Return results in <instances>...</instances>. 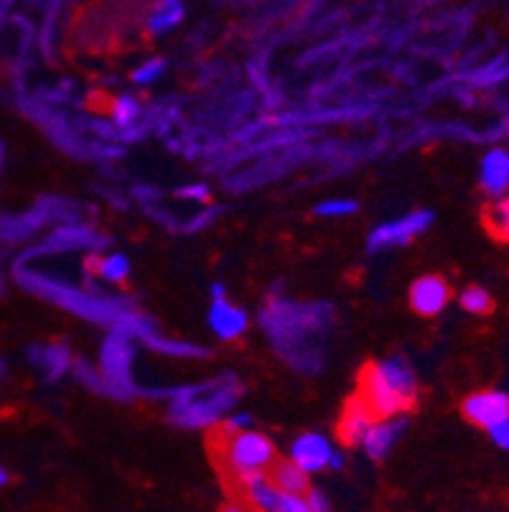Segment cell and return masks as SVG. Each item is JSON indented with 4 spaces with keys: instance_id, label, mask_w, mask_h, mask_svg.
Segmentation results:
<instances>
[{
    "instance_id": "cell-1",
    "label": "cell",
    "mask_w": 509,
    "mask_h": 512,
    "mask_svg": "<svg viewBox=\"0 0 509 512\" xmlns=\"http://www.w3.org/2000/svg\"><path fill=\"white\" fill-rule=\"evenodd\" d=\"M375 418L400 416L410 411L418 398L415 375L403 357H390L367 367L362 375V395Z\"/></svg>"
},
{
    "instance_id": "cell-2",
    "label": "cell",
    "mask_w": 509,
    "mask_h": 512,
    "mask_svg": "<svg viewBox=\"0 0 509 512\" xmlns=\"http://www.w3.org/2000/svg\"><path fill=\"white\" fill-rule=\"evenodd\" d=\"M235 400V388L232 385H209V388H194L181 390L174 398V421L181 426H209V423L219 421L227 408Z\"/></svg>"
},
{
    "instance_id": "cell-3",
    "label": "cell",
    "mask_w": 509,
    "mask_h": 512,
    "mask_svg": "<svg viewBox=\"0 0 509 512\" xmlns=\"http://www.w3.org/2000/svg\"><path fill=\"white\" fill-rule=\"evenodd\" d=\"M224 459L230 464L232 474L240 484H247L250 479L265 474V469L273 464L275 449L270 439L255 431H237L235 439H230L224 449Z\"/></svg>"
},
{
    "instance_id": "cell-4",
    "label": "cell",
    "mask_w": 509,
    "mask_h": 512,
    "mask_svg": "<svg viewBox=\"0 0 509 512\" xmlns=\"http://www.w3.org/2000/svg\"><path fill=\"white\" fill-rule=\"evenodd\" d=\"M431 225H433V214L428 212V209L410 212L408 217H403V220L385 222V225H380L377 230H372L370 248L387 250V248H398V245H408L410 240L423 235Z\"/></svg>"
},
{
    "instance_id": "cell-5",
    "label": "cell",
    "mask_w": 509,
    "mask_h": 512,
    "mask_svg": "<svg viewBox=\"0 0 509 512\" xmlns=\"http://www.w3.org/2000/svg\"><path fill=\"white\" fill-rule=\"evenodd\" d=\"M102 367L112 393H130V337L118 329L102 347Z\"/></svg>"
},
{
    "instance_id": "cell-6",
    "label": "cell",
    "mask_w": 509,
    "mask_h": 512,
    "mask_svg": "<svg viewBox=\"0 0 509 512\" xmlns=\"http://www.w3.org/2000/svg\"><path fill=\"white\" fill-rule=\"evenodd\" d=\"M291 459L306 474L321 472V469L329 467L334 469L342 464V454L334 451L329 439H324L321 434H303L301 439H296V444L291 449Z\"/></svg>"
},
{
    "instance_id": "cell-7",
    "label": "cell",
    "mask_w": 509,
    "mask_h": 512,
    "mask_svg": "<svg viewBox=\"0 0 509 512\" xmlns=\"http://www.w3.org/2000/svg\"><path fill=\"white\" fill-rule=\"evenodd\" d=\"M464 416L476 426H492V423L509 418V395L502 390H482L464 400Z\"/></svg>"
},
{
    "instance_id": "cell-8",
    "label": "cell",
    "mask_w": 509,
    "mask_h": 512,
    "mask_svg": "<svg viewBox=\"0 0 509 512\" xmlns=\"http://www.w3.org/2000/svg\"><path fill=\"white\" fill-rule=\"evenodd\" d=\"M214 301L212 309H209V327L219 334L222 339H237L245 334L247 329V314L237 306H232L230 301L224 299V288L214 286Z\"/></svg>"
},
{
    "instance_id": "cell-9",
    "label": "cell",
    "mask_w": 509,
    "mask_h": 512,
    "mask_svg": "<svg viewBox=\"0 0 509 512\" xmlns=\"http://www.w3.org/2000/svg\"><path fill=\"white\" fill-rule=\"evenodd\" d=\"M448 299H451V288L441 276H426L418 278L410 288V306L418 311L420 316H436L446 309Z\"/></svg>"
},
{
    "instance_id": "cell-10",
    "label": "cell",
    "mask_w": 509,
    "mask_h": 512,
    "mask_svg": "<svg viewBox=\"0 0 509 512\" xmlns=\"http://www.w3.org/2000/svg\"><path fill=\"white\" fill-rule=\"evenodd\" d=\"M405 434V421L398 416H390L385 421H375L370 428H367V434H364L362 446L364 451L372 456V459H385L395 444L400 441V436Z\"/></svg>"
},
{
    "instance_id": "cell-11",
    "label": "cell",
    "mask_w": 509,
    "mask_h": 512,
    "mask_svg": "<svg viewBox=\"0 0 509 512\" xmlns=\"http://www.w3.org/2000/svg\"><path fill=\"white\" fill-rule=\"evenodd\" d=\"M479 184L492 197H502L509 189V153L502 148H492L482 158V169H479Z\"/></svg>"
},
{
    "instance_id": "cell-12",
    "label": "cell",
    "mask_w": 509,
    "mask_h": 512,
    "mask_svg": "<svg viewBox=\"0 0 509 512\" xmlns=\"http://www.w3.org/2000/svg\"><path fill=\"white\" fill-rule=\"evenodd\" d=\"M375 423V413L367 408L362 398H357L352 406L347 408L342 418V426H339V434H342L344 444H362L364 434H367V428Z\"/></svg>"
},
{
    "instance_id": "cell-13",
    "label": "cell",
    "mask_w": 509,
    "mask_h": 512,
    "mask_svg": "<svg viewBox=\"0 0 509 512\" xmlns=\"http://www.w3.org/2000/svg\"><path fill=\"white\" fill-rule=\"evenodd\" d=\"M184 21V3L181 0H156L146 18V26L153 36L174 31Z\"/></svg>"
},
{
    "instance_id": "cell-14",
    "label": "cell",
    "mask_w": 509,
    "mask_h": 512,
    "mask_svg": "<svg viewBox=\"0 0 509 512\" xmlns=\"http://www.w3.org/2000/svg\"><path fill=\"white\" fill-rule=\"evenodd\" d=\"M270 482L283 492H293V495H306L308 492V474L298 467L296 462H280L270 474Z\"/></svg>"
},
{
    "instance_id": "cell-15",
    "label": "cell",
    "mask_w": 509,
    "mask_h": 512,
    "mask_svg": "<svg viewBox=\"0 0 509 512\" xmlns=\"http://www.w3.org/2000/svg\"><path fill=\"white\" fill-rule=\"evenodd\" d=\"M34 362L46 372V377L56 380V377L62 375L64 370L69 367V355L64 347H44V349H34Z\"/></svg>"
},
{
    "instance_id": "cell-16",
    "label": "cell",
    "mask_w": 509,
    "mask_h": 512,
    "mask_svg": "<svg viewBox=\"0 0 509 512\" xmlns=\"http://www.w3.org/2000/svg\"><path fill=\"white\" fill-rule=\"evenodd\" d=\"M487 227L497 240L509 242V197H497L487 209Z\"/></svg>"
},
{
    "instance_id": "cell-17",
    "label": "cell",
    "mask_w": 509,
    "mask_h": 512,
    "mask_svg": "<svg viewBox=\"0 0 509 512\" xmlns=\"http://www.w3.org/2000/svg\"><path fill=\"white\" fill-rule=\"evenodd\" d=\"M97 273H100L105 281L120 283V281H125V278H128L130 263H128V258H125V255H120V253L105 255V258L97 263Z\"/></svg>"
},
{
    "instance_id": "cell-18",
    "label": "cell",
    "mask_w": 509,
    "mask_h": 512,
    "mask_svg": "<svg viewBox=\"0 0 509 512\" xmlns=\"http://www.w3.org/2000/svg\"><path fill=\"white\" fill-rule=\"evenodd\" d=\"M492 306V296H489V291H484V288L471 286L461 293V309L469 311V314L484 316L492 311Z\"/></svg>"
},
{
    "instance_id": "cell-19",
    "label": "cell",
    "mask_w": 509,
    "mask_h": 512,
    "mask_svg": "<svg viewBox=\"0 0 509 512\" xmlns=\"http://www.w3.org/2000/svg\"><path fill=\"white\" fill-rule=\"evenodd\" d=\"M138 113H140L138 100H133L130 95L118 97V100H115V105H112V120H115L118 125H123V128L125 125L133 123V120L138 118Z\"/></svg>"
},
{
    "instance_id": "cell-20",
    "label": "cell",
    "mask_w": 509,
    "mask_h": 512,
    "mask_svg": "<svg viewBox=\"0 0 509 512\" xmlns=\"http://www.w3.org/2000/svg\"><path fill=\"white\" fill-rule=\"evenodd\" d=\"M163 72H166V62L163 59H148V62H143L133 72V82L135 85H153Z\"/></svg>"
},
{
    "instance_id": "cell-21",
    "label": "cell",
    "mask_w": 509,
    "mask_h": 512,
    "mask_svg": "<svg viewBox=\"0 0 509 512\" xmlns=\"http://www.w3.org/2000/svg\"><path fill=\"white\" fill-rule=\"evenodd\" d=\"M354 212H357V202H352V199H326L316 207L319 217H347Z\"/></svg>"
},
{
    "instance_id": "cell-22",
    "label": "cell",
    "mask_w": 509,
    "mask_h": 512,
    "mask_svg": "<svg viewBox=\"0 0 509 512\" xmlns=\"http://www.w3.org/2000/svg\"><path fill=\"white\" fill-rule=\"evenodd\" d=\"M487 431L489 436H492L494 444L509 454V418H502V421L492 423V426H487Z\"/></svg>"
},
{
    "instance_id": "cell-23",
    "label": "cell",
    "mask_w": 509,
    "mask_h": 512,
    "mask_svg": "<svg viewBox=\"0 0 509 512\" xmlns=\"http://www.w3.org/2000/svg\"><path fill=\"white\" fill-rule=\"evenodd\" d=\"M247 426H250V416H232L224 423V431L227 434H237V431H245Z\"/></svg>"
},
{
    "instance_id": "cell-24",
    "label": "cell",
    "mask_w": 509,
    "mask_h": 512,
    "mask_svg": "<svg viewBox=\"0 0 509 512\" xmlns=\"http://www.w3.org/2000/svg\"><path fill=\"white\" fill-rule=\"evenodd\" d=\"M181 194L189 199H196V202H207L209 189L204 184H196V186H186V189H181Z\"/></svg>"
},
{
    "instance_id": "cell-25",
    "label": "cell",
    "mask_w": 509,
    "mask_h": 512,
    "mask_svg": "<svg viewBox=\"0 0 509 512\" xmlns=\"http://www.w3.org/2000/svg\"><path fill=\"white\" fill-rule=\"evenodd\" d=\"M306 502H308V510H329V502L324 500V495L321 492H314V490H308L306 492Z\"/></svg>"
},
{
    "instance_id": "cell-26",
    "label": "cell",
    "mask_w": 509,
    "mask_h": 512,
    "mask_svg": "<svg viewBox=\"0 0 509 512\" xmlns=\"http://www.w3.org/2000/svg\"><path fill=\"white\" fill-rule=\"evenodd\" d=\"M6 482H8V474L3 472V469H0V487H3V484H6Z\"/></svg>"
},
{
    "instance_id": "cell-27",
    "label": "cell",
    "mask_w": 509,
    "mask_h": 512,
    "mask_svg": "<svg viewBox=\"0 0 509 512\" xmlns=\"http://www.w3.org/2000/svg\"><path fill=\"white\" fill-rule=\"evenodd\" d=\"M3 158L6 156H3V146H0V169H3Z\"/></svg>"
}]
</instances>
